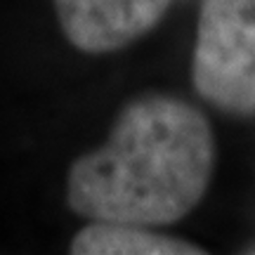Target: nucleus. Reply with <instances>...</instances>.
I'll list each match as a JSON object with an SVG mask.
<instances>
[{
    "label": "nucleus",
    "mask_w": 255,
    "mask_h": 255,
    "mask_svg": "<svg viewBox=\"0 0 255 255\" xmlns=\"http://www.w3.org/2000/svg\"><path fill=\"white\" fill-rule=\"evenodd\" d=\"M173 0H55L66 40L88 55L116 52L146 36Z\"/></svg>",
    "instance_id": "3"
},
{
    "label": "nucleus",
    "mask_w": 255,
    "mask_h": 255,
    "mask_svg": "<svg viewBox=\"0 0 255 255\" xmlns=\"http://www.w3.org/2000/svg\"><path fill=\"white\" fill-rule=\"evenodd\" d=\"M206 114L175 95L128 102L107 142L81 154L66 175V206L78 218L165 227L199 206L215 170Z\"/></svg>",
    "instance_id": "1"
},
{
    "label": "nucleus",
    "mask_w": 255,
    "mask_h": 255,
    "mask_svg": "<svg viewBox=\"0 0 255 255\" xmlns=\"http://www.w3.org/2000/svg\"><path fill=\"white\" fill-rule=\"evenodd\" d=\"M76 255H203L194 241L156 232L144 225L102 222L88 220V225L71 239Z\"/></svg>",
    "instance_id": "4"
},
{
    "label": "nucleus",
    "mask_w": 255,
    "mask_h": 255,
    "mask_svg": "<svg viewBox=\"0 0 255 255\" xmlns=\"http://www.w3.org/2000/svg\"><path fill=\"white\" fill-rule=\"evenodd\" d=\"M191 83L215 109L255 114V0L201 2Z\"/></svg>",
    "instance_id": "2"
},
{
    "label": "nucleus",
    "mask_w": 255,
    "mask_h": 255,
    "mask_svg": "<svg viewBox=\"0 0 255 255\" xmlns=\"http://www.w3.org/2000/svg\"><path fill=\"white\" fill-rule=\"evenodd\" d=\"M244 251H246V253H255V241H251V244H248Z\"/></svg>",
    "instance_id": "5"
}]
</instances>
